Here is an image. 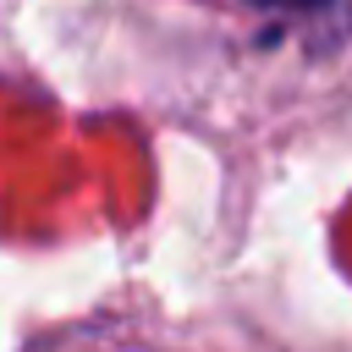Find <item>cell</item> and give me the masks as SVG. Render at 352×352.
<instances>
[{
  "label": "cell",
  "mask_w": 352,
  "mask_h": 352,
  "mask_svg": "<svg viewBox=\"0 0 352 352\" xmlns=\"http://www.w3.org/2000/svg\"><path fill=\"white\" fill-rule=\"evenodd\" d=\"M253 6H324V0H253Z\"/></svg>",
  "instance_id": "6da1fadb"
}]
</instances>
